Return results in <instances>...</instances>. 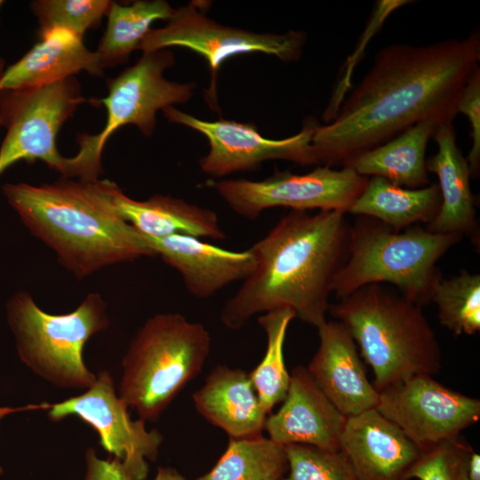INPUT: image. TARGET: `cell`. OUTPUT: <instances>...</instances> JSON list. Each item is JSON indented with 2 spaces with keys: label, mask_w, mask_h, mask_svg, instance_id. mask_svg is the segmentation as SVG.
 I'll use <instances>...</instances> for the list:
<instances>
[{
  "label": "cell",
  "mask_w": 480,
  "mask_h": 480,
  "mask_svg": "<svg viewBox=\"0 0 480 480\" xmlns=\"http://www.w3.org/2000/svg\"><path fill=\"white\" fill-rule=\"evenodd\" d=\"M461 239L419 226L396 231L361 216L350 227L348 255L334 278L332 292L341 300L365 285L388 283L421 307L431 301L433 286L442 276L437 260Z\"/></svg>",
  "instance_id": "5b68a950"
},
{
  "label": "cell",
  "mask_w": 480,
  "mask_h": 480,
  "mask_svg": "<svg viewBox=\"0 0 480 480\" xmlns=\"http://www.w3.org/2000/svg\"><path fill=\"white\" fill-rule=\"evenodd\" d=\"M154 480H186L177 470L172 468H158Z\"/></svg>",
  "instance_id": "e575fe53"
},
{
  "label": "cell",
  "mask_w": 480,
  "mask_h": 480,
  "mask_svg": "<svg viewBox=\"0 0 480 480\" xmlns=\"http://www.w3.org/2000/svg\"><path fill=\"white\" fill-rule=\"evenodd\" d=\"M174 9L164 0H138L129 5L111 2L108 23L96 51L103 68L127 61L154 21H168Z\"/></svg>",
  "instance_id": "d4e9b609"
},
{
  "label": "cell",
  "mask_w": 480,
  "mask_h": 480,
  "mask_svg": "<svg viewBox=\"0 0 480 480\" xmlns=\"http://www.w3.org/2000/svg\"><path fill=\"white\" fill-rule=\"evenodd\" d=\"M211 337L179 313L156 314L140 328L124 356L118 396L143 420H156L199 374Z\"/></svg>",
  "instance_id": "8992f818"
},
{
  "label": "cell",
  "mask_w": 480,
  "mask_h": 480,
  "mask_svg": "<svg viewBox=\"0 0 480 480\" xmlns=\"http://www.w3.org/2000/svg\"><path fill=\"white\" fill-rule=\"evenodd\" d=\"M7 320L20 359L36 375L63 388L85 390L94 383L96 375L84 364V348L109 325L100 294H88L69 313L52 315L20 292L7 304Z\"/></svg>",
  "instance_id": "52a82bcc"
},
{
  "label": "cell",
  "mask_w": 480,
  "mask_h": 480,
  "mask_svg": "<svg viewBox=\"0 0 480 480\" xmlns=\"http://www.w3.org/2000/svg\"><path fill=\"white\" fill-rule=\"evenodd\" d=\"M4 2L0 0V10H1V7L4 5Z\"/></svg>",
  "instance_id": "8d00e7d4"
},
{
  "label": "cell",
  "mask_w": 480,
  "mask_h": 480,
  "mask_svg": "<svg viewBox=\"0 0 480 480\" xmlns=\"http://www.w3.org/2000/svg\"><path fill=\"white\" fill-rule=\"evenodd\" d=\"M144 237L156 256L176 269L188 292L198 299L210 298L225 286L244 281L255 267V259L249 249L228 251L182 235Z\"/></svg>",
  "instance_id": "ac0fdd59"
},
{
  "label": "cell",
  "mask_w": 480,
  "mask_h": 480,
  "mask_svg": "<svg viewBox=\"0 0 480 480\" xmlns=\"http://www.w3.org/2000/svg\"><path fill=\"white\" fill-rule=\"evenodd\" d=\"M295 317L292 309L281 308L258 318L267 336V348L260 363L249 373L268 414L276 404L284 401L290 386L291 374L285 366L284 345L288 325Z\"/></svg>",
  "instance_id": "4316f807"
},
{
  "label": "cell",
  "mask_w": 480,
  "mask_h": 480,
  "mask_svg": "<svg viewBox=\"0 0 480 480\" xmlns=\"http://www.w3.org/2000/svg\"><path fill=\"white\" fill-rule=\"evenodd\" d=\"M163 113L171 123L189 127L207 139L209 151L200 158L199 165L210 176L220 178L236 172L253 171L269 160L317 164L311 145L318 125L314 118L307 119L295 135L273 140L263 137L253 124L201 120L174 107L164 108Z\"/></svg>",
  "instance_id": "7c38bea8"
},
{
  "label": "cell",
  "mask_w": 480,
  "mask_h": 480,
  "mask_svg": "<svg viewBox=\"0 0 480 480\" xmlns=\"http://www.w3.org/2000/svg\"><path fill=\"white\" fill-rule=\"evenodd\" d=\"M376 409L421 449L458 437L480 419L479 399L417 375L379 391Z\"/></svg>",
  "instance_id": "4fadbf2b"
},
{
  "label": "cell",
  "mask_w": 480,
  "mask_h": 480,
  "mask_svg": "<svg viewBox=\"0 0 480 480\" xmlns=\"http://www.w3.org/2000/svg\"><path fill=\"white\" fill-rule=\"evenodd\" d=\"M347 420L314 381L307 368L297 366L283 404L265 423L268 437L281 445L305 444L340 450Z\"/></svg>",
  "instance_id": "2e32d148"
},
{
  "label": "cell",
  "mask_w": 480,
  "mask_h": 480,
  "mask_svg": "<svg viewBox=\"0 0 480 480\" xmlns=\"http://www.w3.org/2000/svg\"><path fill=\"white\" fill-rule=\"evenodd\" d=\"M479 61L478 31L463 39L381 49L332 122L316 127L311 145L317 164L345 167L425 119L452 124Z\"/></svg>",
  "instance_id": "6da1fadb"
},
{
  "label": "cell",
  "mask_w": 480,
  "mask_h": 480,
  "mask_svg": "<svg viewBox=\"0 0 480 480\" xmlns=\"http://www.w3.org/2000/svg\"><path fill=\"white\" fill-rule=\"evenodd\" d=\"M103 70L96 51L85 46L83 36L67 28H54L40 32L37 43L5 68L0 92L52 84L81 71L101 76Z\"/></svg>",
  "instance_id": "d6986e66"
},
{
  "label": "cell",
  "mask_w": 480,
  "mask_h": 480,
  "mask_svg": "<svg viewBox=\"0 0 480 480\" xmlns=\"http://www.w3.org/2000/svg\"><path fill=\"white\" fill-rule=\"evenodd\" d=\"M340 450L360 480H410L422 452L376 408L347 417Z\"/></svg>",
  "instance_id": "9a60e30c"
},
{
  "label": "cell",
  "mask_w": 480,
  "mask_h": 480,
  "mask_svg": "<svg viewBox=\"0 0 480 480\" xmlns=\"http://www.w3.org/2000/svg\"><path fill=\"white\" fill-rule=\"evenodd\" d=\"M474 450L460 436L422 449L409 479L468 480V464Z\"/></svg>",
  "instance_id": "4dcf8cb0"
},
{
  "label": "cell",
  "mask_w": 480,
  "mask_h": 480,
  "mask_svg": "<svg viewBox=\"0 0 480 480\" xmlns=\"http://www.w3.org/2000/svg\"><path fill=\"white\" fill-rule=\"evenodd\" d=\"M457 111L464 114L470 124L472 147L466 160L470 177L476 179L480 172V68L467 82L458 101Z\"/></svg>",
  "instance_id": "1f68e13d"
},
{
  "label": "cell",
  "mask_w": 480,
  "mask_h": 480,
  "mask_svg": "<svg viewBox=\"0 0 480 480\" xmlns=\"http://www.w3.org/2000/svg\"><path fill=\"white\" fill-rule=\"evenodd\" d=\"M50 407V404L48 403H42L38 404H28L26 406H20V407H9V406H0V422L1 420L7 415L19 412H25V411H31V410H48ZM3 473V468L0 466V475Z\"/></svg>",
  "instance_id": "836d02e7"
},
{
  "label": "cell",
  "mask_w": 480,
  "mask_h": 480,
  "mask_svg": "<svg viewBox=\"0 0 480 480\" xmlns=\"http://www.w3.org/2000/svg\"><path fill=\"white\" fill-rule=\"evenodd\" d=\"M46 411L52 421L78 417L97 431L102 448L123 462L133 480L146 479L147 460H156L163 436L157 429L147 430L145 420L131 419L108 371L98 372L94 383L81 395L50 404Z\"/></svg>",
  "instance_id": "5bb4252c"
},
{
  "label": "cell",
  "mask_w": 480,
  "mask_h": 480,
  "mask_svg": "<svg viewBox=\"0 0 480 480\" xmlns=\"http://www.w3.org/2000/svg\"><path fill=\"white\" fill-rule=\"evenodd\" d=\"M4 69H5V61H4V59L0 58V80L2 78V76H3V73H4ZM0 125H2L1 124V118H0Z\"/></svg>",
  "instance_id": "d590c367"
},
{
  "label": "cell",
  "mask_w": 480,
  "mask_h": 480,
  "mask_svg": "<svg viewBox=\"0 0 480 480\" xmlns=\"http://www.w3.org/2000/svg\"><path fill=\"white\" fill-rule=\"evenodd\" d=\"M119 187L108 180H65L39 186L7 183L3 192L31 233L78 278L109 265L156 256L117 213Z\"/></svg>",
  "instance_id": "3957f363"
},
{
  "label": "cell",
  "mask_w": 480,
  "mask_h": 480,
  "mask_svg": "<svg viewBox=\"0 0 480 480\" xmlns=\"http://www.w3.org/2000/svg\"><path fill=\"white\" fill-rule=\"evenodd\" d=\"M368 180L348 166L334 170L323 165L304 174L276 169L261 180H212L210 186L236 213L256 220L265 210L279 206L348 212Z\"/></svg>",
  "instance_id": "8fae6325"
},
{
  "label": "cell",
  "mask_w": 480,
  "mask_h": 480,
  "mask_svg": "<svg viewBox=\"0 0 480 480\" xmlns=\"http://www.w3.org/2000/svg\"><path fill=\"white\" fill-rule=\"evenodd\" d=\"M112 1L36 0L30 8L38 20L39 33L54 28L71 30L84 36L88 29L100 27Z\"/></svg>",
  "instance_id": "f1b7e54d"
},
{
  "label": "cell",
  "mask_w": 480,
  "mask_h": 480,
  "mask_svg": "<svg viewBox=\"0 0 480 480\" xmlns=\"http://www.w3.org/2000/svg\"><path fill=\"white\" fill-rule=\"evenodd\" d=\"M431 301L437 306L440 324L456 336L480 330V276L466 270L436 281Z\"/></svg>",
  "instance_id": "83f0119b"
},
{
  "label": "cell",
  "mask_w": 480,
  "mask_h": 480,
  "mask_svg": "<svg viewBox=\"0 0 480 480\" xmlns=\"http://www.w3.org/2000/svg\"><path fill=\"white\" fill-rule=\"evenodd\" d=\"M331 314L349 332L384 388L441 370V348L421 307L379 284L365 285L336 304Z\"/></svg>",
  "instance_id": "277c9868"
},
{
  "label": "cell",
  "mask_w": 480,
  "mask_h": 480,
  "mask_svg": "<svg viewBox=\"0 0 480 480\" xmlns=\"http://www.w3.org/2000/svg\"><path fill=\"white\" fill-rule=\"evenodd\" d=\"M288 475L282 480H360L340 450L285 445Z\"/></svg>",
  "instance_id": "f546056e"
},
{
  "label": "cell",
  "mask_w": 480,
  "mask_h": 480,
  "mask_svg": "<svg viewBox=\"0 0 480 480\" xmlns=\"http://www.w3.org/2000/svg\"><path fill=\"white\" fill-rule=\"evenodd\" d=\"M86 472L84 480H133L123 462L116 458L102 460L94 448L85 452Z\"/></svg>",
  "instance_id": "d6a6232c"
},
{
  "label": "cell",
  "mask_w": 480,
  "mask_h": 480,
  "mask_svg": "<svg viewBox=\"0 0 480 480\" xmlns=\"http://www.w3.org/2000/svg\"><path fill=\"white\" fill-rule=\"evenodd\" d=\"M193 401L198 412L230 438L260 436L265 429L268 414L244 370L216 366L193 394Z\"/></svg>",
  "instance_id": "ffe728a7"
},
{
  "label": "cell",
  "mask_w": 480,
  "mask_h": 480,
  "mask_svg": "<svg viewBox=\"0 0 480 480\" xmlns=\"http://www.w3.org/2000/svg\"><path fill=\"white\" fill-rule=\"evenodd\" d=\"M85 101L75 76L41 87L0 92L1 124L7 129L0 148V176L20 161L36 160L64 176L67 158L57 148V135Z\"/></svg>",
  "instance_id": "30bf717a"
},
{
  "label": "cell",
  "mask_w": 480,
  "mask_h": 480,
  "mask_svg": "<svg viewBox=\"0 0 480 480\" xmlns=\"http://www.w3.org/2000/svg\"><path fill=\"white\" fill-rule=\"evenodd\" d=\"M114 204L120 217L144 236L182 235L219 241L227 237L215 212L180 198L155 195L135 200L119 188Z\"/></svg>",
  "instance_id": "7402d4cb"
},
{
  "label": "cell",
  "mask_w": 480,
  "mask_h": 480,
  "mask_svg": "<svg viewBox=\"0 0 480 480\" xmlns=\"http://www.w3.org/2000/svg\"><path fill=\"white\" fill-rule=\"evenodd\" d=\"M317 330L319 346L307 368L314 381L346 417L376 408L379 391L367 379L349 332L327 320Z\"/></svg>",
  "instance_id": "e0dca14e"
},
{
  "label": "cell",
  "mask_w": 480,
  "mask_h": 480,
  "mask_svg": "<svg viewBox=\"0 0 480 480\" xmlns=\"http://www.w3.org/2000/svg\"><path fill=\"white\" fill-rule=\"evenodd\" d=\"M349 236L343 212L292 210L249 248L255 267L225 302L220 312L224 326L237 330L256 314L286 308L302 322L319 327L326 321Z\"/></svg>",
  "instance_id": "7a4b0ae2"
},
{
  "label": "cell",
  "mask_w": 480,
  "mask_h": 480,
  "mask_svg": "<svg viewBox=\"0 0 480 480\" xmlns=\"http://www.w3.org/2000/svg\"><path fill=\"white\" fill-rule=\"evenodd\" d=\"M433 137L438 150L426 160V166L428 172L438 178L441 205L427 229L438 234L476 236L477 225L469 167L457 146L452 124L439 125Z\"/></svg>",
  "instance_id": "44dd1931"
},
{
  "label": "cell",
  "mask_w": 480,
  "mask_h": 480,
  "mask_svg": "<svg viewBox=\"0 0 480 480\" xmlns=\"http://www.w3.org/2000/svg\"><path fill=\"white\" fill-rule=\"evenodd\" d=\"M425 119L395 138L356 156L348 165L362 176H380L407 188H420L429 183L426 149L439 126Z\"/></svg>",
  "instance_id": "603a6c76"
},
{
  "label": "cell",
  "mask_w": 480,
  "mask_h": 480,
  "mask_svg": "<svg viewBox=\"0 0 480 480\" xmlns=\"http://www.w3.org/2000/svg\"><path fill=\"white\" fill-rule=\"evenodd\" d=\"M174 63V54L168 49L146 52L134 65L108 81V95L97 100L107 110L105 126L97 134L78 135L79 151L67 158L66 178L99 179L104 146L116 130L132 124L150 137L159 110L186 103L193 97L196 83H179L164 76Z\"/></svg>",
  "instance_id": "ba28073f"
},
{
  "label": "cell",
  "mask_w": 480,
  "mask_h": 480,
  "mask_svg": "<svg viewBox=\"0 0 480 480\" xmlns=\"http://www.w3.org/2000/svg\"><path fill=\"white\" fill-rule=\"evenodd\" d=\"M287 471L284 446L260 435L230 438L215 466L196 480H282Z\"/></svg>",
  "instance_id": "484cf974"
},
{
  "label": "cell",
  "mask_w": 480,
  "mask_h": 480,
  "mask_svg": "<svg viewBox=\"0 0 480 480\" xmlns=\"http://www.w3.org/2000/svg\"><path fill=\"white\" fill-rule=\"evenodd\" d=\"M441 196L437 183L407 188L373 176L348 212L379 220L396 231L430 223L439 212Z\"/></svg>",
  "instance_id": "cb8c5ba5"
},
{
  "label": "cell",
  "mask_w": 480,
  "mask_h": 480,
  "mask_svg": "<svg viewBox=\"0 0 480 480\" xmlns=\"http://www.w3.org/2000/svg\"><path fill=\"white\" fill-rule=\"evenodd\" d=\"M210 5L211 2L191 1L174 9L167 24L151 28L137 50L146 52L177 46L203 56L211 71L204 99L212 111H219L216 81L225 60L236 55L262 52L285 62L296 61L302 54L306 34L294 30L283 34L256 33L225 26L206 16Z\"/></svg>",
  "instance_id": "9c48e42d"
}]
</instances>
